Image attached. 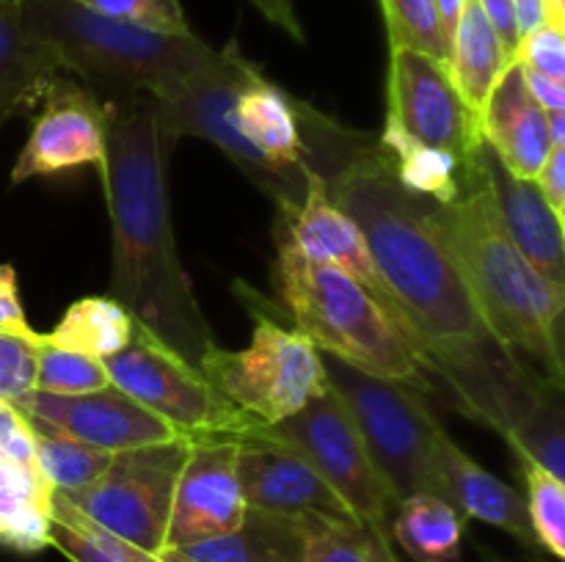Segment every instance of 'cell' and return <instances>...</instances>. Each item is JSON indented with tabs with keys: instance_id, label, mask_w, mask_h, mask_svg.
<instances>
[{
	"instance_id": "1",
	"label": "cell",
	"mask_w": 565,
	"mask_h": 562,
	"mask_svg": "<svg viewBox=\"0 0 565 562\" xmlns=\"http://www.w3.org/2000/svg\"><path fill=\"white\" fill-rule=\"evenodd\" d=\"M307 165L326 196L359 226L419 347L425 369L445 380L458 408L478 417L491 386L516 358L486 325L483 314L428 218V198L401 185L375 136L345 130L312 105L298 102Z\"/></svg>"
},
{
	"instance_id": "2",
	"label": "cell",
	"mask_w": 565,
	"mask_h": 562,
	"mask_svg": "<svg viewBox=\"0 0 565 562\" xmlns=\"http://www.w3.org/2000/svg\"><path fill=\"white\" fill-rule=\"evenodd\" d=\"M99 102L105 127L99 174L114 226L110 298L199 369L215 339L177 253L166 187V163L174 141L149 94Z\"/></svg>"
},
{
	"instance_id": "3",
	"label": "cell",
	"mask_w": 565,
	"mask_h": 562,
	"mask_svg": "<svg viewBox=\"0 0 565 562\" xmlns=\"http://www.w3.org/2000/svg\"><path fill=\"white\" fill-rule=\"evenodd\" d=\"M171 141L185 136L213 141L248 180L263 187L279 213L307 193V143L298 102L270 83L237 42H226L196 72L154 97Z\"/></svg>"
},
{
	"instance_id": "4",
	"label": "cell",
	"mask_w": 565,
	"mask_h": 562,
	"mask_svg": "<svg viewBox=\"0 0 565 562\" xmlns=\"http://www.w3.org/2000/svg\"><path fill=\"white\" fill-rule=\"evenodd\" d=\"M428 218L491 334L513 353L539 361L544 378L563 389L565 290H557L508 237L480 169L478 147L467 160L461 193L447 204L428 198Z\"/></svg>"
},
{
	"instance_id": "5",
	"label": "cell",
	"mask_w": 565,
	"mask_h": 562,
	"mask_svg": "<svg viewBox=\"0 0 565 562\" xmlns=\"http://www.w3.org/2000/svg\"><path fill=\"white\" fill-rule=\"evenodd\" d=\"M22 14L61 69L92 88L97 99L160 97L215 53L196 33L152 31L99 14L77 0H22Z\"/></svg>"
},
{
	"instance_id": "6",
	"label": "cell",
	"mask_w": 565,
	"mask_h": 562,
	"mask_svg": "<svg viewBox=\"0 0 565 562\" xmlns=\"http://www.w3.org/2000/svg\"><path fill=\"white\" fill-rule=\"evenodd\" d=\"M276 290L296 331L320 353L414 389L428 386V369L412 336L351 273L303 257L281 237Z\"/></svg>"
},
{
	"instance_id": "7",
	"label": "cell",
	"mask_w": 565,
	"mask_h": 562,
	"mask_svg": "<svg viewBox=\"0 0 565 562\" xmlns=\"http://www.w3.org/2000/svg\"><path fill=\"white\" fill-rule=\"evenodd\" d=\"M320 361L395 505L414 494H434V444L441 422L423 391L364 372L331 353H320Z\"/></svg>"
},
{
	"instance_id": "8",
	"label": "cell",
	"mask_w": 565,
	"mask_h": 562,
	"mask_svg": "<svg viewBox=\"0 0 565 562\" xmlns=\"http://www.w3.org/2000/svg\"><path fill=\"white\" fill-rule=\"evenodd\" d=\"M110 386L125 391L147 411L163 419L180 439L243 441L263 428L259 419L226 400L202 369L188 364L180 353L158 339L152 331L136 323L132 339L114 356L103 358Z\"/></svg>"
},
{
	"instance_id": "9",
	"label": "cell",
	"mask_w": 565,
	"mask_h": 562,
	"mask_svg": "<svg viewBox=\"0 0 565 562\" xmlns=\"http://www.w3.org/2000/svg\"><path fill=\"white\" fill-rule=\"evenodd\" d=\"M199 369L226 400L263 424L296 417L329 386L318 347L301 331L285 328L265 314H259L248 347L232 353L213 345Z\"/></svg>"
},
{
	"instance_id": "10",
	"label": "cell",
	"mask_w": 565,
	"mask_h": 562,
	"mask_svg": "<svg viewBox=\"0 0 565 562\" xmlns=\"http://www.w3.org/2000/svg\"><path fill=\"white\" fill-rule=\"evenodd\" d=\"M268 433L296 446L320 477L331 485L342 505L348 507L359 527L375 540L384 551L395 554L392 545L390 512L395 510L390 488L381 479L379 468L370 461L364 441L331 386L315 397L303 411L279 424H268Z\"/></svg>"
},
{
	"instance_id": "11",
	"label": "cell",
	"mask_w": 565,
	"mask_h": 562,
	"mask_svg": "<svg viewBox=\"0 0 565 562\" xmlns=\"http://www.w3.org/2000/svg\"><path fill=\"white\" fill-rule=\"evenodd\" d=\"M191 441L114 452L108 468L88 488L64 494L99 529L149 554H163L171 499Z\"/></svg>"
},
{
	"instance_id": "12",
	"label": "cell",
	"mask_w": 565,
	"mask_h": 562,
	"mask_svg": "<svg viewBox=\"0 0 565 562\" xmlns=\"http://www.w3.org/2000/svg\"><path fill=\"white\" fill-rule=\"evenodd\" d=\"M386 119L425 147L469 160L480 138L478 116L463 105L441 61L417 50H390Z\"/></svg>"
},
{
	"instance_id": "13",
	"label": "cell",
	"mask_w": 565,
	"mask_h": 562,
	"mask_svg": "<svg viewBox=\"0 0 565 562\" xmlns=\"http://www.w3.org/2000/svg\"><path fill=\"white\" fill-rule=\"evenodd\" d=\"M28 424L53 430L81 444L105 452H125L136 446L180 439L169 424L152 411L127 397L116 386L86 391V395H50L31 389L9 402Z\"/></svg>"
},
{
	"instance_id": "14",
	"label": "cell",
	"mask_w": 565,
	"mask_h": 562,
	"mask_svg": "<svg viewBox=\"0 0 565 562\" xmlns=\"http://www.w3.org/2000/svg\"><path fill=\"white\" fill-rule=\"evenodd\" d=\"M103 102L92 88L61 72L42 97V114L11 169V185L55 176L81 165H103Z\"/></svg>"
},
{
	"instance_id": "15",
	"label": "cell",
	"mask_w": 565,
	"mask_h": 562,
	"mask_svg": "<svg viewBox=\"0 0 565 562\" xmlns=\"http://www.w3.org/2000/svg\"><path fill=\"white\" fill-rule=\"evenodd\" d=\"M237 441L191 444L174 485L166 549L218 538L241 527L248 505L237 479Z\"/></svg>"
},
{
	"instance_id": "16",
	"label": "cell",
	"mask_w": 565,
	"mask_h": 562,
	"mask_svg": "<svg viewBox=\"0 0 565 562\" xmlns=\"http://www.w3.org/2000/svg\"><path fill=\"white\" fill-rule=\"evenodd\" d=\"M237 479L248 507L292 518L301 512L353 518L318 468L296 446L270 435L268 424L237 450Z\"/></svg>"
},
{
	"instance_id": "17",
	"label": "cell",
	"mask_w": 565,
	"mask_h": 562,
	"mask_svg": "<svg viewBox=\"0 0 565 562\" xmlns=\"http://www.w3.org/2000/svg\"><path fill=\"white\" fill-rule=\"evenodd\" d=\"M281 237L292 248H298L303 257L315 259V262L334 264V268H342L353 279L362 281L390 309L392 317L406 328V334L412 336L406 320H403L395 301H392L390 290L381 281L379 268H375L373 257H370L367 246H364L362 231H359V226L340 207L331 204V198L326 196L323 180L312 169H307V193H303V202L296 209H290V213H281Z\"/></svg>"
},
{
	"instance_id": "18",
	"label": "cell",
	"mask_w": 565,
	"mask_h": 562,
	"mask_svg": "<svg viewBox=\"0 0 565 562\" xmlns=\"http://www.w3.org/2000/svg\"><path fill=\"white\" fill-rule=\"evenodd\" d=\"M478 160L508 237L557 290H565L563 218L552 213L539 182L511 174L486 141L478 143Z\"/></svg>"
},
{
	"instance_id": "19",
	"label": "cell",
	"mask_w": 565,
	"mask_h": 562,
	"mask_svg": "<svg viewBox=\"0 0 565 562\" xmlns=\"http://www.w3.org/2000/svg\"><path fill=\"white\" fill-rule=\"evenodd\" d=\"M478 125L480 138L489 143L491 152L522 180H535L555 149L546 130V110L530 94L524 66L516 58L491 88Z\"/></svg>"
},
{
	"instance_id": "20",
	"label": "cell",
	"mask_w": 565,
	"mask_h": 562,
	"mask_svg": "<svg viewBox=\"0 0 565 562\" xmlns=\"http://www.w3.org/2000/svg\"><path fill=\"white\" fill-rule=\"evenodd\" d=\"M434 496L456 507L463 518H478L505 529L527 549H535L527 505L508 483L475 463L441 428L434 444Z\"/></svg>"
},
{
	"instance_id": "21",
	"label": "cell",
	"mask_w": 565,
	"mask_h": 562,
	"mask_svg": "<svg viewBox=\"0 0 565 562\" xmlns=\"http://www.w3.org/2000/svg\"><path fill=\"white\" fill-rule=\"evenodd\" d=\"M61 64L36 39L22 14V0H0V127L42 102Z\"/></svg>"
},
{
	"instance_id": "22",
	"label": "cell",
	"mask_w": 565,
	"mask_h": 562,
	"mask_svg": "<svg viewBox=\"0 0 565 562\" xmlns=\"http://www.w3.org/2000/svg\"><path fill=\"white\" fill-rule=\"evenodd\" d=\"M169 562H303L298 518L246 507L241 527L218 538L166 549Z\"/></svg>"
},
{
	"instance_id": "23",
	"label": "cell",
	"mask_w": 565,
	"mask_h": 562,
	"mask_svg": "<svg viewBox=\"0 0 565 562\" xmlns=\"http://www.w3.org/2000/svg\"><path fill=\"white\" fill-rule=\"evenodd\" d=\"M511 55L502 47L500 36L491 28L489 17L483 14L478 0H467L450 39V55H447V72L456 86L458 97L480 119L489 99L491 88L497 86Z\"/></svg>"
},
{
	"instance_id": "24",
	"label": "cell",
	"mask_w": 565,
	"mask_h": 562,
	"mask_svg": "<svg viewBox=\"0 0 565 562\" xmlns=\"http://www.w3.org/2000/svg\"><path fill=\"white\" fill-rule=\"evenodd\" d=\"M463 521L467 518L434 494H414L397 505L392 543L401 545L414 562L461 560Z\"/></svg>"
},
{
	"instance_id": "25",
	"label": "cell",
	"mask_w": 565,
	"mask_h": 562,
	"mask_svg": "<svg viewBox=\"0 0 565 562\" xmlns=\"http://www.w3.org/2000/svg\"><path fill=\"white\" fill-rule=\"evenodd\" d=\"M379 141L386 149V154H390L392 169H395L401 185L412 191L414 196L430 198L436 204H447L461 193L467 160H458L450 152H441V149L414 141L392 119H386Z\"/></svg>"
},
{
	"instance_id": "26",
	"label": "cell",
	"mask_w": 565,
	"mask_h": 562,
	"mask_svg": "<svg viewBox=\"0 0 565 562\" xmlns=\"http://www.w3.org/2000/svg\"><path fill=\"white\" fill-rule=\"evenodd\" d=\"M132 331L136 320L119 301L110 295H92L72 303L61 323L44 334V339L103 361L132 339Z\"/></svg>"
},
{
	"instance_id": "27",
	"label": "cell",
	"mask_w": 565,
	"mask_h": 562,
	"mask_svg": "<svg viewBox=\"0 0 565 562\" xmlns=\"http://www.w3.org/2000/svg\"><path fill=\"white\" fill-rule=\"evenodd\" d=\"M50 496V485L0 461V545L22 554L47 549Z\"/></svg>"
},
{
	"instance_id": "28",
	"label": "cell",
	"mask_w": 565,
	"mask_h": 562,
	"mask_svg": "<svg viewBox=\"0 0 565 562\" xmlns=\"http://www.w3.org/2000/svg\"><path fill=\"white\" fill-rule=\"evenodd\" d=\"M303 529V562H401L384 551L353 518L323 512L296 516Z\"/></svg>"
},
{
	"instance_id": "29",
	"label": "cell",
	"mask_w": 565,
	"mask_h": 562,
	"mask_svg": "<svg viewBox=\"0 0 565 562\" xmlns=\"http://www.w3.org/2000/svg\"><path fill=\"white\" fill-rule=\"evenodd\" d=\"M31 430L39 472L58 494H75V490L88 488L108 468L110 452L81 444V441H72L53 430L36 428V424H31Z\"/></svg>"
},
{
	"instance_id": "30",
	"label": "cell",
	"mask_w": 565,
	"mask_h": 562,
	"mask_svg": "<svg viewBox=\"0 0 565 562\" xmlns=\"http://www.w3.org/2000/svg\"><path fill=\"white\" fill-rule=\"evenodd\" d=\"M527 479V516L535 543L555 560L565 556V479L530 457L519 455Z\"/></svg>"
},
{
	"instance_id": "31",
	"label": "cell",
	"mask_w": 565,
	"mask_h": 562,
	"mask_svg": "<svg viewBox=\"0 0 565 562\" xmlns=\"http://www.w3.org/2000/svg\"><path fill=\"white\" fill-rule=\"evenodd\" d=\"M390 50H417L447 66L450 42L434 0H379Z\"/></svg>"
},
{
	"instance_id": "32",
	"label": "cell",
	"mask_w": 565,
	"mask_h": 562,
	"mask_svg": "<svg viewBox=\"0 0 565 562\" xmlns=\"http://www.w3.org/2000/svg\"><path fill=\"white\" fill-rule=\"evenodd\" d=\"M110 386L105 364L72 347L53 345L39 334L36 347V389L50 395H86Z\"/></svg>"
},
{
	"instance_id": "33",
	"label": "cell",
	"mask_w": 565,
	"mask_h": 562,
	"mask_svg": "<svg viewBox=\"0 0 565 562\" xmlns=\"http://www.w3.org/2000/svg\"><path fill=\"white\" fill-rule=\"evenodd\" d=\"M36 347L39 334L0 331V400L14 402L17 397L36 389Z\"/></svg>"
},
{
	"instance_id": "34",
	"label": "cell",
	"mask_w": 565,
	"mask_h": 562,
	"mask_svg": "<svg viewBox=\"0 0 565 562\" xmlns=\"http://www.w3.org/2000/svg\"><path fill=\"white\" fill-rule=\"evenodd\" d=\"M114 20L136 22L163 33H191L180 0H77Z\"/></svg>"
},
{
	"instance_id": "35",
	"label": "cell",
	"mask_w": 565,
	"mask_h": 562,
	"mask_svg": "<svg viewBox=\"0 0 565 562\" xmlns=\"http://www.w3.org/2000/svg\"><path fill=\"white\" fill-rule=\"evenodd\" d=\"M513 58L530 72L552 77V80L565 83V36L563 25L546 20L544 25L535 28L533 33L519 39Z\"/></svg>"
},
{
	"instance_id": "36",
	"label": "cell",
	"mask_w": 565,
	"mask_h": 562,
	"mask_svg": "<svg viewBox=\"0 0 565 562\" xmlns=\"http://www.w3.org/2000/svg\"><path fill=\"white\" fill-rule=\"evenodd\" d=\"M0 461L9 463L17 472L33 477L36 483L50 485L47 479L42 477V472H39L31 424L3 400H0Z\"/></svg>"
},
{
	"instance_id": "37",
	"label": "cell",
	"mask_w": 565,
	"mask_h": 562,
	"mask_svg": "<svg viewBox=\"0 0 565 562\" xmlns=\"http://www.w3.org/2000/svg\"><path fill=\"white\" fill-rule=\"evenodd\" d=\"M0 331L28 334L33 331L22 312L20 290H17V273L11 264H0Z\"/></svg>"
},
{
	"instance_id": "38",
	"label": "cell",
	"mask_w": 565,
	"mask_h": 562,
	"mask_svg": "<svg viewBox=\"0 0 565 562\" xmlns=\"http://www.w3.org/2000/svg\"><path fill=\"white\" fill-rule=\"evenodd\" d=\"M541 187V196L546 198V204L552 207V213L557 218L565 215V147H555L546 158L544 169L535 176Z\"/></svg>"
},
{
	"instance_id": "39",
	"label": "cell",
	"mask_w": 565,
	"mask_h": 562,
	"mask_svg": "<svg viewBox=\"0 0 565 562\" xmlns=\"http://www.w3.org/2000/svg\"><path fill=\"white\" fill-rule=\"evenodd\" d=\"M270 25H276L279 31H285L292 42L303 44L307 42V31L301 25V17H298L292 0H248Z\"/></svg>"
},
{
	"instance_id": "40",
	"label": "cell",
	"mask_w": 565,
	"mask_h": 562,
	"mask_svg": "<svg viewBox=\"0 0 565 562\" xmlns=\"http://www.w3.org/2000/svg\"><path fill=\"white\" fill-rule=\"evenodd\" d=\"M483 14L489 17L491 28L497 31L500 36L502 47L508 50V55L513 58L516 53V44H519V31H516V20H513V3L511 0H478Z\"/></svg>"
},
{
	"instance_id": "41",
	"label": "cell",
	"mask_w": 565,
	"mask_h": 562,
	"mask_svg": "<svg viewBox=\"0 0 565 562\" xmlns=\"http://www.w3.org/2000/svg\"><path fill=\"white\" fill-rule=\"evenodd\" d=\"M524 80H527L530 94L535 102L544 110H565V83L552 80V77L539 75V72L524 69Z\"/></svg>"
},
{
	"instance_id": "42",
	"label": "cell",
	"mask_w": 565,
	"mask_h": 562,
	"mask_svg": "<svg viewBox=\"0 0 565 562\" xmlns=\"http://www.w3.org/2000/svg\"><path fill=\"white\" fill-rule=\"evenodd\" d=\"M513 3V20H516L519 39L533 33L535 28L544 25L550 20V6L546 0H511Z\"/></svg>"
},
{
	"instance_id": "43",
	"label": "cell",
	"mask_w": 565,
	"mask_h": 562,
	"mask_svg": "<svg viewBox=\"0 0 565 562\" xmlns=\"http://www.w3.org/2000/svg\"><path fill=\"white\" fill-rule=\"evenodd\" d=\"M434 3H436V11H439V20H441V28H445L447 42H450L458 20H461V11L463 6H467V0H434Z\"/></svg>"
},
{
	"instance_id": "44",
	"label": "cell",
	"mask_w": 565,
	"mask_h": 562,
	"mask_svg": "<svg viewBox=\"0 0 565 562\" xmlns=\"http://www.w3.org/2000/svg\"><path fill=\"white\" fill-rule=\"evenodd\" d=\"M546 130L552 147H565V110H546Z\"/></svg>"
},
{
	"instance_id": "45",
	"label": "cell",
	"mask_w": 565,
	"mask_h": 562,
	"mask_svg": "<svg viewBox=\"0 0 565 562\" xmlns=\"http://www.w3.org/2000/svg\"><path fill=\"white\" fill-rule=\"evenodd\" d=\"M550 6V20L555 25H565V0H546Z\"/></svg>"
}]
</instances>
